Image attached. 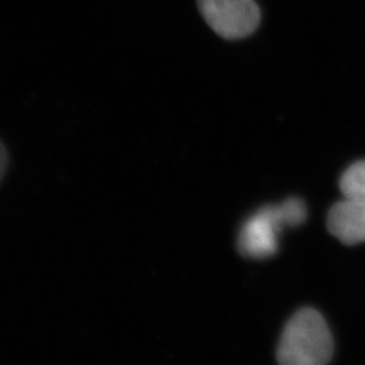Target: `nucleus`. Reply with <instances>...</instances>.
Masks as SVG:
<instances>
[{"label":"nucleus","instance_id":"1","mask_svg":"<svg viewBox=\"0 0 365 365\" xmlns=\"http://www.w3.org/2000/svg\"><path fill=\"white\" fill-rule=\"evenodd\" d=\"M332 355L334 339L318 311L305 307L287 322L277 349L280 364L324 365Z\"/></svg>","mask_w":365,"mask_h":365},{"label":"nucleus","instance_id":"2","mask_svg":"<svg viewBox=\"0 0 365 365\" xmlns=\"http://www.w3.org/2000/svg\"><path fill=\"white\" fill-rule=\"evenodd\" d=\"M207 25L225 39H240L255 31L260 10L255 0H197Z\"/></svg>","mask_w":365,"mask_h":365},{"label":"nucleus","instance_id":"3","mask_svg":"<svg viewBox=\"0 0 365 365\" xmlns=\"http://www.w3.org/2000/svg\"><path fill=\"white\" fill-rule=\"evenodd\" d=\"M279 205H267L245 221L238 235V251L246 258H269L278 251L285 228Z\"/></svg>","mask_w":365,"mask_h":365},{"label":"nucleus","instance_id":"4","mask_svg":"<svg viewBox=\"0 0 365 365\" xmlns=\"http://www.w3.org/2000/svg\"><path fill=\"white\" fill-rule=\"evenodd\" d=\"M327 230L344 245L365 242V201L345 199L327 214Z\"/></svg>","mask_w":365,"mask_h":365},{"label":"nucleus","instance_id":"5","mask_svg":"<svg viewBox=\"0 0 365 365\" xmlns=\"http://www.w3.org/2000/svg\"><path fill=\"white\" fill-rule=\"evenodd\" d=\"M339 188L345 199L365 201V160L354 163L343 173Z\"/></svg>","mask_w":365,"mask_h":365},{"label":"nucleus","instance_id":"6","mask_svg":"<svg viewBox=\"0 0 365 365\" xmlns=\"http://www.w3.org/2000/svg\"><path fill=\"white\" fill-rule=\"evenodd\" d=\"M280 213L286 227H297L307 220V210L299 197H289L279 205Z\"/></svg>","mask_w":365,"mask_h":365},{"label":"nucleus","instance_id":"7","mask_svg":"<svg viewBox=\"0 0 365 365\" xmlns=\"http://www.w3.org/2000/svg\"><path fill=\"white\" fill-rule=\"evenodd\" d=\"M7 165H9V155L7 150L3 142L0 141V182L4 179V176L6 174Z\"/></svg>","mask_w":365,"mask_h":365}]
</instances>
